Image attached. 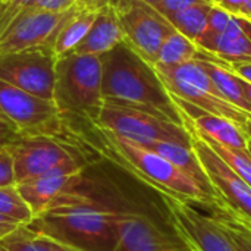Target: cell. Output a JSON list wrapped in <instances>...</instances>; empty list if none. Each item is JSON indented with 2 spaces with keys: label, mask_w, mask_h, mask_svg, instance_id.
<instances>
[{
  "label": "cell",
  "mask_w": 251,
  "mask_h": 251,
  "mask_svg": "<svg viewBox=\"0 0 251 251\" xmlns=\"http://www.w3.org/2000/svg\"><path fill=\"white\" fill-rule=\"evenodd\" d=\"M121 194L115 187L82 179L57 196L26 226L82 251H115Z\"/></svg>",
  "instance_id": "obj_1"
},
{
  "label": "cell",
  "mask_w": 251,
  "mask_h": 251,
  "mask_svg": "<svg viewBox=\"0 0 251 251\" xmlns=\"http://www.w3.org/2000/svg\"><path fill=\"white\" fill-rule=\"evenodd\" d=\"M101 57L104 103L143 110L184 125L181 109L163 85L154 65L128 43H121Z\"/></svg>",
  "instance_id": "obj_2"
},
{
  "label": "cell",
  "mask_w": 251,
  "mask_h": 251,
  "mask_svg": "<svg viewBox=\"0 0 251 251\" xmlns=\"http://www.w3.org/2000/svg\"><path fill=\"white\" fill-rule=\"evenodd\" d=\"M100 56L69 53L56 59L53 103L66 119L96 124L104 104Z\"/></svg>",
  "instance_id": "obj_3"
},
{
  "label": "cell",
  "mask_w": 251,
  "mask_h": 251,
  "mask_svg": "<svg viewBox=\"0 0 251 251\" xmlns=\"http://www.w3.org/2000/svg\"><path fill=\"white\" fill-rule=\"evenodd\" d=\"M115 251H194V249L175 229L168 213L160 215V212L138 206L122 193Z\"/></svg>",
  "instance_id": "obj_4"
},
{
  "label": "cell",
  "mask_w": 251,
  "mask_h": 251,
  "mask_svg": "<svg viewBox=\"0 0 251 251\" xmlns=\"http://www.w3.org/2000/svg\"><path fill=\"white\" fill-rule=\"evenodd\" d=\"M154 68L174 99L187 101L216 116L226 118L243 128L251 119L249 113L232 106L219 94L200 60H191L181 65L156 63Z\"/></svg>",
  "instance_id": "obj_5"
},
{
  "label": "cell",
  "mask_w": 251,
  "mask_h": 251,
  "mask_svg": "<svg viewBox=\"0 0 251 251\" xmlns=\"http://www.w3.org/2000/svg\"><path fill=\"white\" fill-rule=\"evenodd\" d=\"M69 137H22L12 147L16 184L65 165L90 166L82 141L68 128Z\"/></svg>",
  "instance_id": "obj_6"
},
{
  "label": "cell",
  "mask_w": 251,
  "mask_h": 251,
  "mask_svg": "<svg viewBox=\"0 0 251 251\" xmlns=\"http://www.w3.org/2000/svg\"><path fill=\"white\" fill-rule=\"evenodd\" d=\"M96 124L113 135L131 140L137 144L169 141L193 147V135L184 125L125 106L104 103Z\"/></svg>",
  "instance_id": "obj_7"
},
{
  "label": "cell",
  "mask_w": 251,
  "mask_h": 251,
  "mask_svg": "<svg viewBox=\"0 0 251 251\" xmlns=\"http://www.w3.org/2000/svg\"><path fill=\"white\" fill-rule=\"evenodd\" d=\"M0 110L22 137H69L63 116L51 100L41 99L0 81Z\"/></svg>",
  "instance_id": "obj_8"
},
{
  "label": "cell",
  "mask_w": 251,
  "mask_h": 251,
  "mask_svg": "<svg viewBox=\"0 0 251 251\" xmlns=\"http://www.w3.org/2000/svg\"><path fill=\"white\" fill-rule=\"evenodd\" d=\"M115 9L125 32V43L154 65L162 43L176 29L144 0H119Z\"/></svg>",
  "instance_id": "obj_9"
},
{
  "label": "cell",
  "mask_w": 251,
  "mask_h": 251,
  "mask_svg": "<svg viewBox=\"0 0 251 251\" xmlns=\"http://www.w3.org/2000/svg\"><path fill=\"white\" fill-rule=\"evenodd\" d=\"M56 56L51 49L0 54V81L53 101Z\"/></svg>",
  "instance_id": "obj_10"
},
{
  "label": "cell",
  "mask_w": 251,
  "mask_h": 251,
  "mask_svg": "<svg viewBox=\"0 0 251 251\" xmlns=\"http://www.w3.org/2000/svg\"><path fill=\"white\" fill-rule=\"evenodd\" d=\"M157 196L169 215L171 224L194 251H238L219 225L197 206L169 194Z\"/></svg>",
  "instance_id": "obj_11"
},
{
  "label": "cell",
  "mask_w": 251,
  "mask_h": 251,
  "mask_svg": "<svg viewBox=\"0 0 251 251\" xmlns=\"http://www.w3.org/2000/svg\"><path fill=\"white\" fill-rule=\"evenodd\" d=\"M72 13L74 9L63 12L28 9L0 35V54L29 49H53L57 32Z\"/></svg>",
  "instance_id": "obj_12"
},
{
  "label": "cell",
  "mask_w": 251,
  "mask_h": 251,
  "mask_svg": "<svg viewBox=\"0 0 251 251\" xmlns=\"http://www.w3.org/2000/svg\"><path fill=\"white\" fill-rule=\"evenodd\" d=\"M190 131V129H188ZM193 135V150L203 166L215 193L231 209L251 221V187L238 176L196 132Z\"/></svg>",
  "instance_id": "obj_13"
},
{
  "label": "cell",
  "mask_w": 251,
  "mask_h": 251,
  "mask_svg": "<svg viewBox=\"0 0 251 251\" xmlns=\"http://www.w3.org/2000/svg\"><path fill=\"white\" fill-rule=\"evenodd\" d=\"M87 166L82 165H65L54 168L46 174H41L35 178L22 181L16 184V188L21 197L25 200L32 215H40L57 196L66 190L76 185L84 174Z\"/></svg>",
  "instance_id": "obj_14"
},
{
  "label": "cell",
  "mask_w": 251,
  "mask_h": 251,
  "mask_svg": "<svg viewBox=\"0 0 251 251\" xmlns=\"http://www.w3.org/2000/svg\"><path fill=\"white\" fill-rule=\"evenodd\" d=\"M174 101L182 112L184 126L187 129H191L197 135L213 140L222 146L238 150H249L250 138L246 134L244 128L238 124L226 118L204 112L179 99H174Z\"/></svg>",
  "instance_id": "obj_15"
},
{
  "label": "cell",
  "mask_w": 251,
  "mask_h": 251,
  "mask_svg": "<svg viewBox=\"0 0 251 251\" xmlns=\"http://www.w3.org/2000/svg\"><path fill=\"white\" fill-rule=\"evenodd\" d=\"M125 41V32L119 22L115 6H106L97 12L88 34L72 53L103 56Z\"/></svg>",
  "instance_id": "obj_16"
},
{
  "label": "cell",
  "mask_w": 251,
  "mask_h": 251,
  "mask_svg": "<svg viewBox=\"0 0 251 251\" xmlns=\"http://www.w3.org/2000/svg\"><path fill=\"white\" fill-rule=\"evenodd\" d=\"M140 146H143V147L160 154L166 160H169L172 165H175L178 169H181L188 176H191L196 182H199L206 190L207 194H210L213 199H218V194L215 193L193 147L182 146L178 143H169V141H150V143L140 144Z\"/></svg>",
  "instance_id": "obj_17"
},
{
  "label": "cell",
  "mask_w": 251,
  "mask_h": 251,
  "mask_svg": "<svg viewBox=\"0 0 251 251\" xmlns=\"http://www.w3.org/2000/svg\"><path fill=\"white\" fill-rule=\"evenodd\" d=\"M201 50L225 62H251V40L232 15L228 28L207 43Z\"/></svg>",
  "instance_id": "obj_18"
},
{
  "label": "cell",
  "mask_w": 251,
  "mask_h": 251,
  "mask_svg": "<svg viewBox=\"0 0 251 251\" xmlns=\"http://www.w3.org/2000/svg\"><path fill=\"white\" fill-rule=\"evenodd\" d=\"M200 60L204 71L209 74L212 82L215 84L216 90L219 94L232 106L238 107L240 110L249 113L251 116V107L247 101L246 93H244V85H243V78L235 75L232 71L228 68L207 59H196Z\"/></svg>",
  "instance_id": "obj_19"
},
{
  "label": "cell",
  "mask_w": 251,
  "mask_h": 251,
  "mask_svg": "<svg viewBox=\"0 0 251 251\" xmlns=\"http://www.w3.org/2000/svg\"><path fill=\"white\" fill-rule=\"evenodd\" d=\"M96 16H97V12L74 9V13L62 25V28L57 32L56 40L53 43L51 50H53V54L56 56V59L75 51V49L79 46V43L88 34L91 25L94 24Z\"/></svg>",
  "instance_id": "obj_20"
},
{
  "label": "cell",
  "mask_w": 251,
  "mask_h": 251,
  "mask_svg": "<svg viewBox=\"0 0 251 251\" xmlns=\"http://www.w3.org/2000/svg\"><path fill=\"white\" fill-rule=\"evenodd\" d=\"M194 206H197L199 209H204L207 212V215L219 225V228L226 234V237L231 240L237 250L251 251V234L238 222L232 209L221 197H218L212 203Z\"/></svg>",
  "instance_id": "obj_21"
},
{
  "label": "cell",
  "mask_w": 251,
  "mask_h": 251,
  "mask_svg": "<svg viewBox=\"0 0 251 251\" xmlns=\"http://www.w3.org/2000/svg\"><path fill=\"white\" fill-rule=\"evenodd\" d=\"M212 6H213V3L194 4V6H190L184 10H179L176 13L166 16V19L172 24V26L178 32H181L187 38L197 43L206 29L207 18H209Z\"/></svg>",
  "instance_id": "obj_22"
},
{
  "label": "cell",
  "mask_w": 251,
  "mask_h": 251,
  "mask_svg": "<svg viewBox=\"0 0 251 251\" xmlns=\"http://www.w3.org/2000/svg\"><path fill=\"white\" fill-rule=\"evenodd\" d=\"M199 51H200V47L193 40L187 38L178 31H174L162 43L159 53H157L156 63H162V65L187 63L191 60H196Z\"/></svg>",
  "instance_id": "obj_23"
},
{
  "label": "cell",
  "mask_w": 251,
  "mask_h": 251,
  "mask_svg": "<svg viewBox=\"0 0 251 251\" xmlns=\"http://www.w3.org/2000/svg\"><path fill=\"white\" fill-rule=\"evenodd\" d=\"M0 216L26 225L32 221L34 215L25 200L21 197L16 185L0 187Z\"/></svg>",
  "instance_id": "obj_24"
},
{
  "label": "cell",
  "mask_w": 251,
  "mask_h": 251,
  "mask_svg": "<svg viewBox=\"0 0 251 251\" xmlns=\"http://www.w3.org/2000/svg\"><path fill=\"white\" fill-rule=\"evenodd\" d=\"M191 131V129H190ZM200 137V135H199ZM201 140H204L210 149L238 175L241 176L249 185L251 187V153L250 150H238V149H232V147H226L222 146L213 140L200 137Z\"/></svg>",
  "instance_id": "obj_25"
},
{
  "label": "cell",
  "mask_w": 251,
  "mask_h": 251,
  "mask_svg": "<svg viewBox=\"0 0 251 251\" xmlns=\"http://www.w3.org/2000/svg\"><path fill=\"white\" fill-rule=\"evenodd\" d=\"M0 251H47V249L40 235L32 232L26 225H19L0 238Z\"/></svg>",
  "instance_id": "obj_26"
},
{
  "label": "cell",
  "mask_w": 251,
  "mask_h": 251,
  "mask_svg": "<svg viewBox=\"0 0 251 251\" xmlns=\"http://www.w3.org/2000/svg\"><path fill=\"white\" fill-rule=\"evenodd\" d=\"M231 18L232 15L228 13L226 10H224L222 7H219L218 4H213L212 9H210V13H209V18H207V25H206V29L203 32V35L199 38V41L196 43L200 49L204 47L207 43H210L215 37H218L219 34H222L229 22H231Z\"/></svg>",
  "instance_id": "obj_27"
},
{
  "label": "cell",
  "mask_w": 251,
  "mask_h": 251,
  "mask_svg": "<svg viewBox=\"0 0 251 251\" xmlns=\"http://www.w3.org/2000/svg\"><path fill=\"white\" fill-rule=\"evenodd\" d=\"M37 0H13L7 6L0 9V35L28 9L35 4Z\"/></svg>",
  "instance_id": "obj_28"
},
{
  "label": "cell",
  "mask_w": 251,
  "mask_h": 251,
  "mask_svg": "<svg viewBox=\"0 0 251 251\" xmlns=\"http://www.w3.org/2000/svg\"><path fill=\"white\" fill-rule=\"evenodd\" d=\"M196 59L213 60V62H216V63H219V65L228 68V69L232 71L235 75H238L240 78H243L244 81H247V82H250L251 84V62H235V63H229V62H225V60L216 57V56L209 54L207 51H204V50H201V49H200V51H199V54H197Z\"/></svg>",
  "instance_id": "obj_29"
},
{
  "label": "cell",
  "mask_w": 251,
  "mask_h": 251,
  "mask_svg": "<svg viewBox=\"0 0 251 251\" xmlns=\"http://www.w3.org/2000/svg\"><path fill=\"white\" fill-rule=\"evenodd\" d=\"M22 138L19 129L13 125V122L0 110V150L10 149L16 141Z\"/></svg>",
  "instance_id": "obj_30"
},
{
  "label": "cell",
  "mask_w": 251,
  "mask_h": 251,
  "mask_svg": "<svg viewBox=\"0 0 251 251\" xmlns=\"http://www.w3.org/2000/svg\"><path fill=\"white\" fill-rule=\"evenodd\" d=\"M16 185L15 165L10 149L0 150V187Z\"/></svg>",
  "instance_id": "obj_31"
},
{
  "label": "cell",
  "mask_w": 251,
  "mask_h": 251,
  "mask_svg": "<svg viewBox=\"0 0 251 251\" xmlns=\"http://www.w3.org/2000/svg\"><path fill=\"white\" fill-rule=\"evenodd\" d=\"M200 3H210V1L209 0H159L153 7L166 18L172 13H176L179 10H184L190 6L200 4Z\"/></svg>",
  "instance_id": "obj_32"
},
{
  "label": "cell",
  "mask_w": 251,
  "mask_h": 251,
  "mask_svg": "<svg viewBox=\"0 0 251 251\" xmlns=\"http://www.w3.org/2000/svg\"><path fill=\"white\" fill-rule=\"evenodd\" d=\"M76 0H37L32 7L53 10V12H63L74 7Z\"/></svg>",
  "instance_id": "obj_33"
},
{
  "label": "cell",
  "mask_w": 251,
  "mask_h": 251,
  "mask_svg": "<svg viewBox=\"0 0 251 251\" xmlns=\"http://www.w3.org/2000/svg\"><path fill=\"white\" fill-rule=\"evenodd\" d=\"M119 0H76L74 4V9L76 10H93L99 12L100 9L106 6H116Z\"/></svg>",
  "instance_id": "obj_34"
},
{
  "label": "cell",
  "mask_w": 251,
  "mask_h": 251,
  "mask_svg": "<svg viewBox=\"0 0 251 251\" xmlns=\"http://www.w3.org/2000/svg\"><path fill=\"white\" fill-rule=\"evenodd\" d=\"M41 240H43L47 251H82L79 250V249H76V247H74V246H71V244H66V243L49 238V237H41Z\"/></svg>",
  "instance_id": "obj_35"
},
{
  "label": "cell",
  "mask_w": 251,
  "mask_h": 251,
  "mask_svg": "<svg viewBox=\"0 0 251 251\" xmlns=\"http://www.w3.org/2000/svg\"><path fill=\"white\" fill-rule=\"evenodd\" d=\"M249 0H221L218 3L219 7H222L224 10H226L228 13L231 15H238L240 10L244 7V4L247 3Z\"/></svg>",
  "instance_id": "obj_36"
},
{
  "label": "cell",
  "mask_w": 251,
  "mask_h": 251,
  "mask_svg": "<svg viewBox=\"0 0 251 251\" xmlns=\"http://www.w3.org/2000/svg\"><path fill=\"white\" fill-rule=\"evenodd\" d=\"M19 225H21V224H18V222H15V221H10V219H7V218L0 216V238L4 237V235H7V234L12 232L13 229H16Z\"/></svg>",
  "instance_id": "obj_37"
},
{
  "label": "cell",
  "mask_w": 251,
  "mask_h": 251,
  "mask_svg": "<svg viewBox=\"0 0 251 251\" xmlns=\"http://www.w3.org/2000/svg\"><path fill=\"white\" fill-rule=\"evenodd\" d=\"M238 21V24L241 25V28L244 29V32L247 34V37L251 40V19L246 16H240V15H234Z\"/></svg>",
  "instance_id": "obj_38"
},
{
  "label": "cell",
  "mask_w": 251,
  "mask_h": 251,
  "mask_svg": "<svg viewBox=\"0 0 251 251\" xmlns=\"http://www.w3.org/2000/svg\"><path fill=\"white\" fill-rule=\"evenodd\" d=\"M232 212H234L235 218L238 219V222H240V224H241V225H243V226H244V228H246V229H247V231H249V232L251 234V221L250 219H247L246 216L240 215V213H238V212H235L234 209H232Z\"/></svg>",
  "instance_id": "obj_39"
},
{
  "label": "cell",
  "mask_w": 251,
  "mask_h": 251,
  "mask_svg": "<svg viewBox=\"0 0 251 251\" xmlns=\"http://www.w3.org/2000/svg\"><path fill=\"white\" fill-rule=\"evenodd\" d=\"M238 15H240V16H246V18H251V0H249V1L244 4V7L240 10Z\"/></svg>",
  "instance_id": "obj_40"
},
{
  "label": "cell",
  "mask_w": 251,
  "mask_h": 251,
  "mask_svg": "<svg viewBox=\"0 0 251 251\" xmlns=\"http://www.w3.org/2000/svg\"><path fill=\"white\" fill-rule=\"evenodd\" d=\"M243 85H244V93H246L247 101H249V104H250V107H251V84L243 79Z\"/></svg>",
  "instance_id": "obj_41"
},
{
  "label": "cell",
  "mask_w": 251,
  "mask_h": 251,
  "mask_svg": "<svg viewBox=\"0 0 251 251\" xmlns=\"http://www.w3.org/2000/svg\"><path fill=\"white\" fill-rule=\"evenodd\" d=\"M244 131H246V134L249 135V138H250V140H251V119H249V121L246 122Z\"/></svg>",
  "instance_id": "obj_42"
},
{
  "label": "cell",
  "mask_w": 251,
  "mask_h": 251,
  "mask_svg": "<svg viewBox=\"0 0 251 251\" xmlns=\"http://www.w3.org/2000/svg\"><path fill=\"white\" fill-rule=\"evenodd\" d=\"M10 1H13V0H0V9H1V7H4V6H7Z\"/></svg>",
  "instance_id": "obj_43"
},
{
  "label": "cell",
  "mask_w": 251,
  "mask_h": 251,
  "mask_svg": "<svg viewBox=\"0 0 251 251\" xmlns=\"http://www.w3.org/2000/svg\"><path fill=\"white\" fill-rule=\"evenodd\" d=\"M144 1H147L149 4H151V6H154V4H156V3H157L159 0H144Z\"/></svg>",
  "instance_id": "obj_44"
},
{
  "label": "cell",
  "mask_w": 251,
  "mask_h": 251,
  "mask_svg": "<svg viewBox=\"0 0 251 251\" xmlns=\"http://www.w3.org/2000/svg\"><path fill=\"white\" fill-rule=\"evenodd\" d=\"M209 1H210V3H213V4H218V3H219L221 0H209Z\"/></svg>",
  "instance_id": "obj_45"
},
{
  "label": "cell",
  "mask_w": 251,
  "mask_h": 251,
  "mask_svg": "<svg viewBox=\"0 0 251 251\" xmlns=\"http://www.w3.org/2000/svg\"><path fill=\"white\" fill-rule=\"evenodd\" d=\"M249 150H250V153H251V140H250V143H249Z\"/></svg>",
  "instance_id": "obj_46"
},
{
  "label": "cell",
  "mask_w": 251,
  "mask_h": 251,
  "mask_svg": "<svg viewBox=\"0 0 251 251\" xmlns=\"http://www.w3.org/2000/svg\"><path fill=\"white\" fill-rule=\"evenodd\" d=\"M249 19H251V18H249Z\"/></svg>",
  "instance_id": "obj_47"
}]
</instances>
